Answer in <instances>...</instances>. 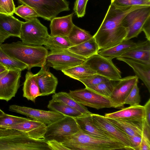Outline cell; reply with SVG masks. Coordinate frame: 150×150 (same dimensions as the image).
<instances>
[{"label": "cell", "instance_id": "obj_42", "mask_svg": "<svg viewBox=\"0 0 150 150\" xmlns=\"http://www.w3.org/2000/svg\"><path fill=\"white\" fill-rule=\"evenodd\" d=\"M47 142L51 150H69L61 143L55 140H49Z\"/></svg>", "mask_w": 150, "mask_h": 150}, {"label": "cell", "instance_id": "obj_29", "mask_svg": "<svg viewBox=\"0 0 150 150\" xmlns=\"http://www.w3.org/2000/svg\"><path fill=\"white\" fill-rule=\"evenodd\" d=\"M44 45L47 50L51 52L66 50L72 46L67 37L50 35Z\"/></svg>", "mask_w": 150, "mask_h": 150}, {"label": "cell", "instance_id": "obj_43", "mask_svg": "<svg viewBox=\"0 0 150 150\" xmlns=\"http://www.w3.org/2000/svg\"><path fill=\"white\" fill-rule=\"evenodd\" d=\"M150 137L143 132L140 145L138 150H150Z\"/></svg>", "mask_w": 150, "mask_h": 150}, {"label": "cell", "instance_id": "obj_37", "mask_svg": "<svg viewBox=\"0 0 150 150\" xmlns=\"http://www.w3.org/2000/svg\"><path fill=\"white\" fill-rule=\"evenodd\" d=\"M28 118L11 115L5 113L0 116V129L23 122Z\"/></svg>", "mask_w": 150, "mask_h": 150}, {"label": "cell", "instance_id": "obj_44", "mask_svg": "<svg viewBox=\"0 0 150 150\" xmlns=\"http://www.w3.org/2000/svg\"><path fill=\"white\" fill-rule=\"evenodd\" d=\"M25 134L23 132L15 129H0V138L11 135Z\"/></svg>", "mask_w": 150, "mask_h": 150}, {"label": "cell", "instance_id": "obj_38", "mask_svg": "<svg viewBox=\"0 0 150 150\" xmlns=\"http://www.w3.org/2000/svg\"><path fill=\"white\" fill-rule=\"evenodd\" d=\"M110 80L106 77L96 74L87 76L79 81L84 84L86 87L88 88Z\"/></svg>", "mask_w": 150, "mask_h": 150}, {"label": "cell", "instance_id": "obj_33", "mask_svg": "<svg viewBox=\"0 0 150 150\" xmlns=\"http://www.w3.org/2000/svg\"><path fill=\"white\" fill-rule=\"evenodd\" d=\"M0 63L6 67L8 70L23 71L27 69L25 64L9 56L2 49L0 45Z\"/></svg>", "mask_w": 150, "mask_h": 150}, {"label": "cell", "instance_id": "obj_7", "mask_svg": "<svg viewBox=\"0 0 150 150\" xmlns=\"http://www.w3.org/2000/svg\"><path fill=\"white\" fill-rule=\"evenodd\" d=\"M80 129L75 118L66 116L47 126L44 139L46 141L55 140L62 143Z\"/></svg>", "mask_w": 150, "mask_h": 150}, {"label": "cell", "instance_id": "obj_36", "mask_svg": "<svg viewBox=\"0 0 150 150\" xmlns=\"http://www.w3.org/2000/svg\"><path fill=\"white\" fill-rule=\"evenodd\" d=\"M14 13L25 20L26 21L39 17L38 13L34 9L24 4H22L15 7Z\"/></svg>", "mask_w": 150, "mask_h": 150}, {"label": "cell", "instance_id": "obj_5", "mask_svg": "<svg viewBox=\"0 0 150 150\" xmlns=\"http://www.w3.org/2000/svg\"><path fill=\"white\" fill-rule=\"evenodd\" d=\"M22 4L34 9L39 17L51 21L62 12L70 10L69 2L66 0H17Z\"/></svg>", "mask_w": 150, "mask_h": 150}, {"label": "cell", "instance_id": "obj_35", "mask_svg": "<svg viewBox=\"0 0 150 150\" xmlns=\"http://www.w3.org/2000/svg\"><path fill=\"white\" fill-rule=\"evenodd\" d=\"M116 81H117L110 80L87 88L110 98L116 83Z\"/></svg>", "mask_w": 150, "mask_h": 150}, {"label": "cell", "instance_id": "obj_45", "mask_svg": "<svg viewBox=\"0 0 150 150\" xmlns=\"http://www.w3.org/2000/svg\"><path fill=\"white\" fill-rule=\"evenodd\" d=\"M145 110V122L150 127V99L144 106Z\"/></svg>", "mask_w": 150, "mask_h": 150}, {"label": "cell", "instance_id": "obj_8", "mask_svg": "<svg viewBox=\"0 0 150 150\" xmlns=\"http://www.w3.org/2000/svg\"><path fill=\"white\" fill-rule=\"evenodd\" d=\"M49 35L47 28L36 18L23 22L19 38L24 44L42 46Z\"/></svg>", "mask_w": 150, "mask_h": 150}, {"label": "cell", "instance_id": "obj_25", "mask_svg": "<svg viewBox=\"0 0 150 150\" xmlns=\"http://www.w3.org/2000/svg\"><path fill=\"white\" fill-rule=\"evenodd\" d=\"M139 42H134L130 40H123L119 44L108 49L101 50L98 53L107 59H112L120 57L128 51L137 46Z\"/></svg>", "mask_w": 150, "mask_h": 150}, {"label": "cell", "instance_id": "obj_19", "mask_svg": "<svg viewBox=\"0 0 150 150\" xmlns=\"http://www.w3.org/2000/svg\"><path fill=\"white\" fill-rule=\"evenodd\" d=\"M131 67L135 75L143 82L150 92V64L139 60L122 57L117 58Z\"/></svg>", "mask_w": 150, "mask_h": 150}, {"label": "cell", "instance_id": "obj_49", "mask_svg": "<svg viewBox=\"0 0 150 150\" xmlns=\"http://www.w3.org/2000/svg\"><path fill=\"white\" fill-rule=\"evenodd\" d=\"M8 70L6 67L0 63V73Z\"/></svg>", "mask_w": 150, "mask_h": 150}, {"label": "cell", "instance_id": "obj_4", "mask_svg": "<svg viewBox=\"0 0 150 150\" xmlns=\"http://www.w3.org/2000/svg\"><path fill=\"white\" fill-rule=\"evenodd\" d=\"M0 150H51L47 141L25 134L0 138Z\"/></svg>", "mask_w": 150, "mask_h": 150}, {"label": "cell", "instance_id": "obj_17", "mask_svg": "<svg viewBox=\"0 0 150 150\" xmlns=\"http://www.w3.org/2000/svg\"><path fill=\"white\" fill-rule=\"evenodd\" d=\"M104 116L114 119L143 122L145 119L144 108L139 105L130 106L118 111L105 114Z\"/></svg>", "mask_w": 150, "mask_h": 150}, {"label": "cell", "instance_id": "obj_34", "mask_svg": "<svg viewBox=\"0 0 150 150\" xmlns=\"http://www.w3.org/2000/svg\"><path fill=\"white\" fill-rule=\"evenodd\" d=\"M116 8L122 10L137 6H150V0H111Z\"/></svg>", "mask_w": 150, "mask_h": 150}, {"label": "cell", "instance_id": "obj_21", "mask_svg": "<svg viewBox=\"0 0 150 150\" xmlns=\"http://www.w3.org/2000/svg\"><path fill=\"white\" fill-rule=\"evenodd\" d=\"M92 114L74 118L80 129L90 135L117 141L109 134L98 128L94 124Z\"/></svg>", "mask_w": 150, "mask_h": 150}, {"label": "cell", "instance_id": "obj_41", "mask_svg": "<svg viewBox=\"0 0 150 150\" xmlns=\"http://www.w3.org/2000/svg\"><path fill=\"white\" fill-rule=\"evenodd\" d=\"M88 0H76L73 10L78 18L83 17L86 13V5Z\"/></svg>", "mask_w": 150, "mask_h": 150}, {"label": "cell", "instance_id": "obj_39", "mask_svg": "<svg viewBox=\"0 0 150 150\" xmlns=\"http://www.w3.org/2000/svg\"><path fill=\"white\" fill-rule=\"evenodd\" d=\"M137 84V83L134 85L125 100L124 105L129 104L130 106L139 105L141 102V97Z\"/></svg>", "mask_w": 150, "mask_h": 150}, {"label": "cell", "instance_id": "obj_50", "mask_svg": "<svg viewBox=\"0 0 150 150\" xmlns=\"http://www.w3.org/2000/svg\"><path fill=\"white\" fill-rule=\"evenodd\" d=\"M9 70L0 73V81L2 78L4 76L8 73Z\"/></svg>", "mask_w": 150, "mask_h": 150}, {"label": "cell", "instance_id": "obj_26", "mask_svg": "<svg viewBox=\"0 0 150 150\" xmlns=\"http://www.w3.org/2000/svg\"><path fill=\"white\" fill-rule=\"evenodd\" d=\"M67 50L87 59L98 53L100 50L98 44L93 37L90 40L77 45L71 46Z\"/></svg>", "mask_w": 150, "mask_h": 150}, {"label": "cell", "instance_id": "obj_10", "mask_svg": "<svg viewBox=\"0 0 150 150\" xmlns=\"http://www.w3.org/2000/svg\"><path fill=\"white\" fill-rule=\"evenodd\" d=\"M81 64L110 80L118 81L122 79L121 72L112 60L98 53L86 59Z\"/></svg>", "mask_w": 150, "mask_h": 150}, {"label": "cell", "instance_id": "obj_1", "mask_svg": "<svg viewBox=\"0 0 150 150\" xmlns=\"http://www.w3.org/2000/svg\"><path fill=\"white\" fill-rule=\"evenodd\" d=\"M145 6H134L122 10L110 4L99 28L93 36L100 50L110 48L124 40L128 30L122 25V19L130 11Z\"/></svg>", "mask_w": 150, "mask_h": 150}, {"label": "cell", "instance_id": "obj_28", "mask_svg": "<svg viewBox=\"0 0 150 150\" xmlns=\"http://www.w3.org/2000/svg\"><path fill=\"white\" fill-rule=\"evenodd\" d=\"M47 108L52 111L74 118L86 115L62 101L55 100L52 99L49 101Z\"/></svg>", "mask_w": 150, "mask_h": 150}, {"label": "cell", "instance_id": "obj_6", "mask_svg": "<svg viewBox=\"0 0 150 150\" xmlns=\"http://www.w3.org/2000/svg\"><path fill=\"white\" fill-rule=\"evenodd\" d=\"M76 101L84 106L97 109L104 108L122 109L124 107L88 88L70 90L68 93Z\"/></svg>", "mask_w": 150, "mask_h": 150}, {"label": "cell", "instance_id": "obj_27", "mask_svg": "<svg viewBox=\"0 0 150 150\" xmlns=\"http://www.w3.org/2000/svg\"><path fill=\"white\" fill-rule=\"evenodd\" d=\"M23 91V97L34 102H35L37 97L41 96V94L35 74L30 71L27 72Z\"/></svg>", "mask_w": 150, "mask_h": 150}, {"label": "cell", "instance_id": "obj_3", "mask_svg": "<svg viewBox=\"0 0 150 150\" xmlns=\"http://www.w3.org/2000/svg\"><path fill=\"white\" fill-rule=\"evenodd\" d=\"M62 143L70 150H129L118 141L90 135L80 129Z\"/></svg>", "mask_w": 150, "mask_h": 150}, {"label": "cell", "instance_id": "obj_22", "mask_svg": "<svg viewBox=\"0 0 150 150\" xmlns=\"http://www.w3.org/2000/svg\"><path fill=\"white\" fill-rule=\"evenodd\" d=\"M23 22L13 15L0 14V28L10 37L19 38Z\"/></svg>", "mask_w": 150, "mask_h": 150}, {"label": "cell", "instance_id": "obj_51", "mask_svg": "<svg viewBox=\"0 0 150 150\" xmlns=\"http://www.w3.org/2000/svg\"><path fill=\"white\" fill-rule=\"evenodd\" d=\"M5 113L3 112L2 110L0 109V116L2 115L3 114H4Z\"/></svg>", "mask_w": 150, "mask_h": 150}, {"label": "cell", "instance_id": "obj_11", "mask_svg": "<svg viewBox=\"0 0 150 150\" xmlns=\"http://www.w3.org/2000/svg\"><path fill=\"white\" fill-rule=\"evenodd\" d=\"M86 59L67 50L50 52L46 57L45 66L52 67L57 70L62 71L81 64Z\"/></svg>", "mask_w": 150, "mask_h": 150}, {"label": "cell", "instance_id": "obj_24", "mask_svg": "<svg viewBox=\"0 0 150 150\" xmlns=\"http://www.w3.org/2000/svg\"><path fill=\"white\" fill-rule=\"evenodd\" d=\"M129 58L150 64V41L139 42L138 45L120 57Z\"/></svg>", "mask_w": 150, "mask_h": 150}, {"label": "cell", "instance_id": "obj_40", "mask_svg": "<svg viewBox=\"0 0 150 150\" xmlns=\"http://www.w3.org/2000/svg\"><path fill=\"white\" fill-rule=\"evenodd\" d=\"M15 8L13 0H0V14L13 15Z\"/></svg>", "mask_w": 150, "mask_h": 150}, {"label": "cell", "instance_id": "obj_30", "mask_svg": "<svg viewBox=\"0 0 150 150\" xmlns=\"http://www.w3.org/2000/svg\"><path fill=\"white\" fill-rule=\"evenodd\" d=\"M52 99L54 100L59 101L64 103L85 115H89L93 114L85 106L76 101L68 93L62 92L55 93L52 95Z\"/></svg>", "mask_w": 150, "mask_h": 150}, {"label": "cell", "instance_id": "obj_20", "mask_svg": "<svg viewBox=\"0 0 150 150\" xmlns=\"http://www.w3.org/2000/svg\"><path fill=\"white\" fill-rule=\"evenodd\" d=\"M74 13L67 16L55 17L51 21L50 27L51 36L67 37L74 25L72 21Z\"/></svg>", "mask_w": 150, "mask_h": 150}, {"label": "cell", "instance_id": "obj_2", "mask_svg": "<svg viewBox=\"0 0 150 150\" xmlns=\"http://www.w3.org/2000/svg\"><path fill=\"white\" fill-rule=\"evenodd\" d=\"M1 46L9 56L26 65L29 70L33 67H42L46 65L49 52L42 46L28 45L18 41Z\"/></svg>", "mask_w": 150, "mask_h": 150}, {"label": "cell", "instance_id": "obj_46", "mask_svg": "<svg viewBox=\"0 0 150 150\" xmlns=\"http://www.w3.org/2000/svg\"><path fill=\"white\" fill-rule=\"evenodd\" d=\"M128 137L133 144L134 150H138L141 141L142 136L134 135L129 136Z\"/></svg>", "mask_w": 150, "mask_h": 150}, {"label": "cell", "instance_id": "obj_18", "mask_svg": "<svg viewBox=\"0 0 150 150\" xmlns=\"http://www.w3.org/2000/svg\"><path fill=\"white\" fill-rule=\"evenodd\" d=\"M35 75L41 96H48L55 93L58 83V79L47 69L45 66L41 67Z\"/></svg>", "mask_w": 150, "mask_h": 150}, {"label": "cell", "instance_id": "obj_13", "mask_svg": "<svg viewBox=\"0 0 150 150\" xmlns=\"http://www.w3.org/2000/svg\"><path fill=\"white\" fill-rule=\"evenodd\" d=\"M91 116L93 123L97 127L109 134L129 150H134L133 144L127 135L110 122L104 116L93 113Z\"/></svg>", "mask_w": 150, "mask_h": 150}, {"label": "cell", "instance_id": "obj_48", "mask_svg": "<svg viewBox=\"0 0 150 150\" xmlns=\"http://www.w3.org/2000/svg\"><path fill=\"white\" fill-rule=\"evenodd\" d=\"M10 37L9 35L0 28V45L2 44L6 39Z\"/></svg>", "mask_w": 150, "mask_h": 150}, {"label": "cell", "instance_id": "obj_23", "mask_svg": "<svg viewBox=\"0 0 150 150\" xmlns=\"http://www.w3.org/2000/svg\"><path fill=\"white\" fill-rule=\"evenodd\" d=\"M105 117L111 123L125 133L128 137L134 135L142 136L144 121L143 122H139Z\"/></svg>", "mask_w": 150, "mask_h": 150}, {"label": "cell", "instance_id": "obj_14", "mask_svg": "<svg viewBox=\"0 0 150 150\" xmlns=\"http://www.w3.org/2000/svg\"><path fill=\"white\" fill-rule=\"evenodd\" d=\"M22 71L9 70L0 81V100L8 101L15 96L19 87Z\"/></svg>", "mask_w": 150, "mask_h": 150}, {"label": "cell", "instance_id": "obj_12", "mask_svg": "<svg viewBox=\"0 0 150 150\" xmlns=\"http://www.w3.org/2000/svg\"><path fill=\"white\" fill-rule=\"evenodd\" d=\"M9 109L10 111L29 117L44 124L46 126L50 125L66 116L53 111H45L15 105H10Z\"/></svg>", "mask_w": 150, "mask_h": 150}, {"label": "cell", "instance_id": "obj_16", "mask_svg": "<svg viewBox=\"0 0 150 150\" xmlns=\"http://www.w3.org/2000/svg\"><path fill=\"white\" fill-rule=\"evenodd\" d=\"M47 126L34 119L28 118L18 124L5 128L16 130L25 133L27 136L37 139H44Z\"/></svg>", "mask_w": 150, "mask_h": 150}, {"label": "cell", "instance_id": "obj_9", "mask_svg": "<svg viewBox=\"0 0 150 150\" xmlns=\"http://www.w3.org/2000/svg\"><path fill=\"white\" fill-rule=\"evenodd\" d=\"M150 21V6L137 9L129 13L122 21V25L128 30L124 40L137 37L144 25Z\"/></svg>", "mask_w": 150, "mask_h": 150}, {"label": "cell", "instance_id": "obj_32", "mask_svg": "<svg viewBox=\"0 0 150 150\" xmlns=\"http://www.w3.org/2000/svg\"><path fill=\"white\" fill-rule=\"evenodd\" d=\"M62 71L64 75L78 81L87 76L96 74L94 71L82 64L64 70Z\"/></svg>", "mask_w": 150, "mask_h": 150}, {"label": "cell", "instance_id": "obj_15", "mask_svg": "<svg viewBox=\"0 0 150 150\" xmlns=\"http://www.w3.org/2000/svg\"><path fill=\"white\" fill-rule=\"evenodd\" d=\"M116 83L110 98L116 103L124 106V102L133 87L138 82L136 76L123 78Z\"/></svg>", "mask_w": 150, "mask_h": 150}, {"label": "cell", "instance_id": "obj_31", "mask_svg": "<svg viewBox=\"0 0 150 150\" xmlns=\"http://www.w3.org/2000/svg\"><path fill=\"white\" fill-rule=\"evenodd\" d=\"M93 37V36L88 32L75 25L67 36L72 46L77 45L86 41Z\"/></svg>", "mask_w": 150, "mask_h": 150}, {"label": "cell", "instance_id": "obj_47", "mask_svg": "<svg viewBox=\"0 0 150 150\" xmlns=\"http://www.w3.org/2000/svg\"><path fill=\"white\" fill-rule=\"evenodd\" d=\"M142 31L144 32L147 40L150 41V21L144 25Z\"/></svg>", "mask_w": 150, "mask_h": 150}]
</instances>
